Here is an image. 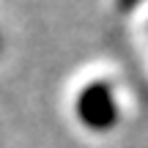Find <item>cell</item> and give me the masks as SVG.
<instances>
[{"label": "cell", "mask_w": 148, "mask_h": 148, "mask_svg": "<svg viewBox=\"0 0 148 148\" xmlns=\"http://www.w3.org/2000/svg\"><path fill=\"white\" fill-rule=\"evenodd\" d=\"M74 110H77V118L93 132H107L118 121V104L112 96V88L110 82H101V79H96L79 90Z\"/></svg>", "instance_id": "6da1fadb"}]
</instances>
